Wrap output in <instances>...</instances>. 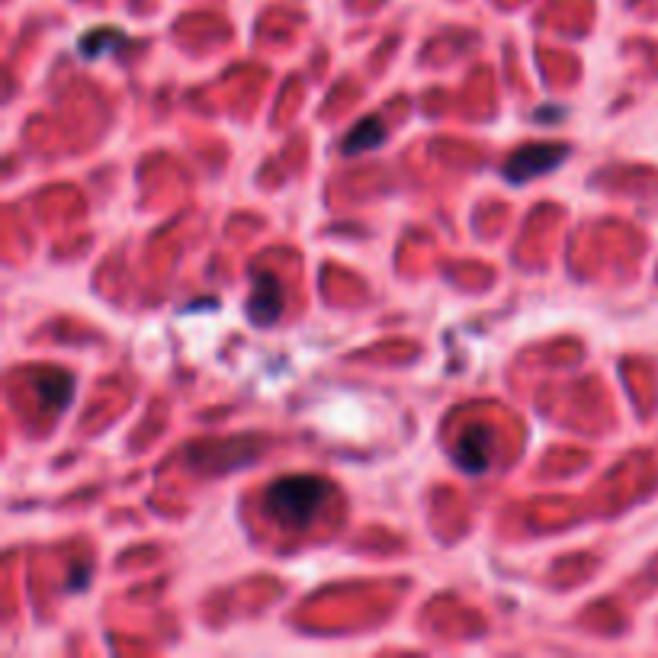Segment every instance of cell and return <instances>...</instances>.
Here are the masks:
<instances>
[{
	"instance_id": "7a4b0ae2",
	"label": "cell",
	"mask_w": 658,
	"mask_h": 658,
	"mask_svg": "<svg viewBox=\"0 0 658 658\" xmlns=\"http://www.w3.org/2000/svg\"><path fill=\"white\" fill-rule=\"evenodd\" d=\"M565 155H569L565 145H524L508 158V164H504V177L511 183H527L530 177L553 171Z\"/></svg>"
},
{
	"instance_id": "3957f363",
	"label": "cell",
	"mask_w": 658,
	"mask_h": 658,
	"mask_svg": "<svg viewBox=\"0 0 658 658\" xmlns=\"http://www.w3.org/2000/svg\"><path fill=\"white\" fill-rule=\"evenodd\" d=\"M488 459H492V434H488L485 427H469L456 443V463L463 466L469 476H479V472H485Z\"/></svg>"
},
{
	"instance_id": "8992f818",
	"label": "cell",
	"mask_w": 658,
	"mask_h": 658,
	"mask_svg": "<svg viewBox=\"0 0 658 658\" xmlns=\"http://www.w3.org/2000/svg\"><path fill=\"white\" fill-rule=\"evenodd\" d=\"M36 386H39V392H42V402H45V405H52V402H55V408H65V405L71 402L74 382H71L65 373L39 376V379H36Z\"/></svg>"
},
{
	"instance_id": "5b68a950",
	"label": "cell",
	"mask_w": 658,
	"mask_h": 658,
	"mask_svg": "<svg viewBox=\"0 0 658 658\" xmlns=\"http://www.w3.org/2000/svg\"><path fill=\"white\" fill-rule=\"evenodd\" d=\"M382 139H386V126H382V122H379L376 116H370V119H363L360 126L344 139V155H357V151H370V148H376Z\"/></svg>"
},
{
	"instance_id": "6da1fadb",
	"label": "cell",
	"mask_w": 658,
	"mask_h": 658,
	"mask_svg": "<svg viewBox=\"0 0 658 658\" xmlns=\"http://www.w3.org/2000/svg\"><path fill=\"white\" fill-rule=\"evenodd\" d=\"M334 488L318 476H286L264 492V511L283 530H305L325 508Z\"/></svg>"
},
{
	"instance_id": "277c9868",
	"label": "cell",
	"mask_w": 658,
	"mask_h": 658,
	"mask_svg": "<svg viewBox=\"0 0 658 658\" xmlns=\"http://www.w3.org/2000/svg\"><path fill=\"white\" fill-rule=\"evenodd\" d=\"M280 309H283V296H280L277 280L260 277L254 293H251V302H248V315L257 321V325H270V321L280 315Z\"/></svg>"
}]
</instances>
